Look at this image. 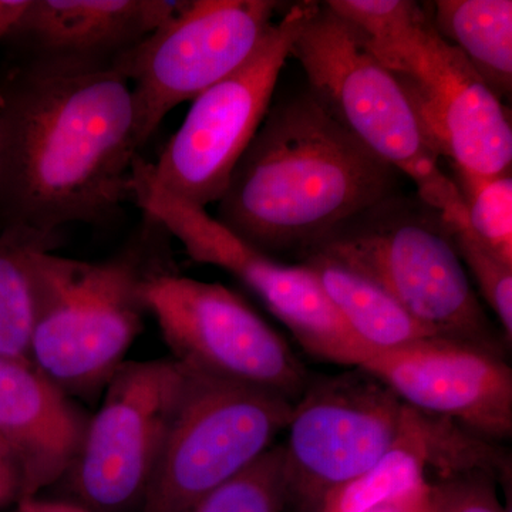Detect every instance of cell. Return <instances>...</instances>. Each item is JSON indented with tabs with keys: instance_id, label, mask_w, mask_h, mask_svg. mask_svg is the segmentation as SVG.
<instances>
[{
	"instance_id": "6da1fadb",
	"label": "cell",
	"mask_w": 512,
	"mask_h": 512,
	"mask_svg": "<svg viewBox=\"0 0 512 512\" xmlns=\"http://www.w3.org/2000/svg\"><path fill=\"white\" fill-rule=\"evenodd\" d=\"M140 151L130 83L110 63L32 59L0 84V214L57 234L133 202Z\"/></svg>"
},
{
	"instance_id": "7a4b0ae2",
	"label": "cell",
	"mask_w": 512,
	"mask_h": 512,
	"mask_svg": "<svg viewBox=\"0 0 512 512\" xmlns=\"http://www.w3.org/2000/svg\"><path fill=\"white\" fill-rule=\"evenodd\" d=\"M399 175L306 90L269 109L232 171L215 220L266 255L303 258L399 194Z\"/></svg>"
},
{
	"instance_id": "3957f363",
	"label": "cell",
	"mask_w": 512,
	"mask_h": 512,
	"mask_svg": "<svg viewBox=\"0 0 512 512\" xmlns=\"http://www.w3.org/2000/svg\"><path fill=\"white\" fill-rule=\"evenodd\" d=\"M396 77L421 133L451 167L485 177L511 173L510 111L410 0H329Z\"/></svg>"
},
{
	"instance_id": "277c9868",
	"label": "cell",
	"mask_w": 512,
	"mask_h": 512,
	"mask_svg": "<svg viewBox=\"0 0 512 512\" xmlns=\"http://www.w3.org/2000/svg\"><path fill=\"white\" fill-rule=\"evenodd\" d=\"M157 227L146 217L136 247L103 262L33 255L30 362L70 397L101 392L126 362L147 313L141 289L158 268L146 256Z\"/></svg>"
},
{
	"instance_id": "5b68a950",
	"label": "cell",
	"mask_w": 512,
	"mask_h": 512,
	"mask_svg": "<svg viewBox=\"0 0 512 512\" xmlns=\"http://www.w3.org/2000/svg\"><path fill=\"white\" fill-rule=\"evenodd\" d=\"M311 252L375 282L440 339L501 355L450 227L419 197L379 202Z\"/></svg>"
},
{
	"instance_id": "8992f818",
	"label": "cell",
	"mask_w": 512,
	"mask_h": 512,
	"mask_svg": "<svg viewBox=\"0 0 512 512\" xmlns=\"http://www.w3.org/2000/svg\"><path fill=\"white\" fill-rule=\"evenodd\" d=\"M291 56L301 63L309 92L360 146L410 178L417 197L451 231L467 227L456 184L427 144L396 77L370 53L359 30L319 3Z\"/></svg>"
},
{
	"instance_id": "52a82bcc",
	"label": "cell",
	"mask_w": 512,
	"mask_h": 512,
	"mask_svg": "<svg viewBox=\"0 0 512 512\" xmlns=\"http://www.w3.org/2000/svg\"><path fill=\"white\" fill-rule=\"evenodd\" d=\"M131 192L146 217L183 244L192 261L234 275L281 320L309 355L362 369L373 356L329 301L318 279L303 264L286 265L235 237L205 208L165 191L154 180L150 161L137 156Z\"/></svg>"
},
{
	"instance_id": "ba28073f",
	"label": "cell",
	"mask_w": 512,
	"mask_h": 512,
	"mask_svg": "<svg viewBox=\"0 0 512 512\" xmlns=\"http://www.w3.org/2000/svg\"><path fill=\"white\" fill-rule=\"evenodd\" d=\"M183 396L140 512H188L254 464L288 427L292 400L187 369Z\"/></svg>"
},
{
	"instance_id": "9c48e42d",
	"label": "cell",
	"mask_w": 512,
	"mask_h": 512,
	"mask_svg": "<svg viewBox=\"0 0 512 512\" xmlns=\"http://www.w3.org/2000/svg\"><path fill=\"white\" fill-rule=\"evenodd\" d=\"M318 8L305 0L288 6L247 62L192 100L183 124L150 163L165 191L200 208L220 200L271 109L293 43Z\"/></svg>"
},
{
	"instance_id": "30bf717a",
	"label": "cell",
	"mask_w": 512,
	"mask_h": 512,
	"mask_svg": "<svg viewBox=\"0 0 512 512\" xmlns=\"http://www.w3.org/2000/svg\"><path fill=\"white\" fill-rule=\"evenodd\" d=\"M275 0H192L110 66L130 83L140 148L167 114L235 72L274 25Z\"/></svg>"
},
{
	"instance_id": "8fae6325",
	"label": "cell",
	"mask_w": 512,
	"mask_h": 512,
	"mask_svg": "<svg viewBox=\"0 0 512 512\" xmlns=\"http://www.w3.org/2000/svg\"><path fill=\"white\" fill-rule=\"evenodd\" d=\"M187 370L170 359L124 362L104 387L67 471L74 504L90 512L141 508L183 396Z\"/></svg>"
},
{
	"instance_id": "7c38bea8",
	"label": "cell",
	"mask_w": 512,
	"mask_h": 512,
	"mask_svg": "<svg viewBox=\"0 0 512 512\" xmlns=\"http://www.w3.org/2000/svg\"><path fill=\"white\" fill-rule=\"evenodd\" d=\"M141 295L180 365L289 400L305 392V367L288 343L231 289L157 268Z\"/></svg>"
},
{
	"instance_id": "4fadbf2b",
	"label": "cell",
	"mask_w": 512,
	"mask_h": 512,
	"mask_svg": "<svg viewBox=\"0 0 512 512\" xmlns=\"http://www.w3.org/2000/svg\"><path fill=\"white\" fill-rule=\"evenodd\" d=\"M305 389L284 447L288 501L318 512L326 495L362 476L402 437L409 406L357 369Z\"/></svg>"
},
{
	"instance_id": "5bb4252c",
	"label": "cell",
	"mask_w": 512,
	"mask_h": 512,
	"mask_svg": "<svg viewBox=\"0 0 512 512\" xmlns=\"http://www.w3.org/2000/svg\"><path fill=\"white\" fill-rule=\"evenodd\" d=\"M404 404L481 439L512 434V370L504 357L444 339L375 352L362 367Z\"/></svg>"
},
{
	"instance_id": "9a60e30c",
	"label": "cell",
	"mask_w": 512,
	"mask_h": 512,
	"mask_svg": "<svg viewBox=\"0 0 512 512\" xmlns=\"http://www.w3.org/2000/svg\"><path fill=\"white\" fill-rule=\"evenodd\" d=\"M87 419L72 397L32 363L0 357V440L22 470V500L72 467Z\"/></svg>"
},
{
	"instance_id": "2e32d148",
	"label": "cell",
	"mask_w": 512,
	"mask_h": 512,
	"mask_svg": "<svg viewBox=\"0 0 512 512\" xmlns=\"http://www.w3.org/2000/svg\"><path fill=\"white\" fill-rule=\"evenodd\" d=\"M183 6L173 0H32L12 37L32 59L111 63Z\"/></svg>"
},
{
	"instance_id": "e0dca14e",
	"label": "cell",
	"mask_w": 512,
	"mask_h": 512,
	"mask_svg": "<svg viewBox=\"0 0 512 512\" xmlns=\"http://www.w3.org/2000/svg\"><path fill=\"white\" fill-rule=\"evenodd\" d=\"M301 264L313 272L346 325L373 352L440 339L383 288L348 266L318 252L303 256Z\"/></svg>"
},
{
	"instance_id": "ac0fdd59",
	"label": "cell",
	"mask_w": 512,
	"mask_h": 512,
	"mask_svg": "<svg viewBox=\"0 0 512 512\" xmlns=\"http://www.w3.org/2000/svg\"><path fill=\"white\" fill-rule=\"evenodd\" d=\"M434 29L456 47L498 100L512 93L511 0H437L426 5Z\"/></svg>"
},
{
	"instance_id": "d6986e66",
	"label": "cell",
	"mask_w": 512,
	"mask_h": 512,
	"mask_svg": "<svg viewBox=\"0 0 512 512\" xmlns=\"http://www.w3.org/2000/svg\"><path fill=\"white\" fill-rule=\"evenodd\" d=\"M57 242L56 234L20 225H8L0 234V357L32 363V259L37 251L55 249Z\"/></svg>"
},
{
	"instance_id": "ffe728a7",
	"label": "cell",
	"mask_w": 512,
	"mask_h": 512,
	"mask_svg": "<svg viewBox=\"0 0 512 512\" xmlns=\"http://www.w3.org/2000/svg\"><path fill=\"white\" fill-rule=\"evenodd\" d=\"M467 214V229L485 248L512 264V175L485 177L451 167Z\"/></svg>"
},
{
	"instance_id": "44dd1931",
	"label": "cell",
	"mask_w": 512,
	"mask_h": 512,
	"mask_svg": "<svg viewBox=\"0 0 512 512\" xmlns=\"http://www.w3.org/2000/svg\"><path fill=\"white\" fill-rule=\"evenodd\" d=\"M288 503L284 447H271L247 470L205 495L188 512H282Z\"/></svg>"
},
{
	"instance_id": "7402d4cb",
	"label": "cell",
	"mask_w": 512,
	"mask_h": 512,
	"mask_svg": "<svg viewBox=\"0 0 512 512\" xmlns=\"http://www.w3.org/2000/svg\"><path fill=\"white\" fill-rule=\"evenodd\" d=\"M461 262L473 274L481 295L497 316L504 338L512 340V264L484 247L467 228L451 231Z\"/></svg>"
},
{
	"instance_id": "603a6c76",
	"label": "cell",
	"mask_w": 512,
	"mask_h": 512,
	"mask_svg": "<svg viewBox=\"0 0 512 512\" xmlns=\"http://www.w3.org/2000/svg\"><path fill=\"white\" fill-rule=\"evenodd\" d=\"M431 512H510L501 504L487 473L444 478L431 484Z\"/></svg>"
},
{
	"instance_id": "cb8c5ba5",
	"label": "cell",
	"mask_w": 512,
	"mask_h": 512,
	"mask_svg": "<svg viewBox=\"0 0 512 512\" xmlns=\"http://www.w3.org/2000/svg\"><path fill=\"white\" fill-rule=\"evenodd\" d=\"M22 470L8 444L0 440V507L22 500Z\"/></svg>"
},
{
	"instance_id": "d4e9b609",
	"label": "cell",
	"mask_w": 512,
	"mask_h": 512,
	"mask_svg": "<svg viewBox=\"0 0 512 512\" xmlns=\"http://www.w3.org/2000/svg\"><path fill=\"white\" fill-rule=\"evenodd\" d=\"M430 488L431 484L424 485L413 493L379 505L369 512H431Z\"/></svg>"
},
{
	"instance_id": "484cf974",
	"label": "cell",
	"mask_w": 512,
	"mask_h": 512,
	"mask_svg": "<svg viewBox=\"0 0 512 512\" xmlns=\"http://www.w3.org/2000/svg\"><path fill=\"white\" fill-rule=\"evenodd\" d=\"M32 0H0V40L12 37Z\"/></svg>"
},
{
	"instance_id": "4316f807",
	"label": "cell",
	"mask_w": 512,
	"mask_h": 512,
	"mask_svg": "<svg viewBox=\"0 0 512 512\" xmlns=\"http://www.w3.org/2000/svg\"><path fill=\"white\" fill-rule=\"evenodd\" d=\"M26 503L35 512H90L84 510L80 505L74 504L73 501H49L30 498V500H26Z\"/></svg>"
},
{
	"instance_id": "83f0119b",
	"label": "cell",
	"mask_w": 512,
	"mask_h": 512,
	"mask_svg": "<svg viewBox=\"0 0 512 512\" xmlns=\"http://www.w3.org/2000/svg\"><path fill=\"white\" fill-rule=\"evenodd\" d=\"M16 512H35L32 510V507L26 501H20L18 504V510Z\"/></svg>"
}]
</instances>
